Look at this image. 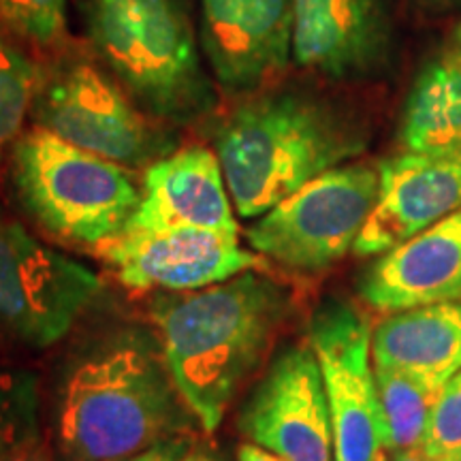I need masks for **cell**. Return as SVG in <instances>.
I'll return each mask as SVG.
<instances>
[{"mask_svg":"<svg viewBox=\"0 0 461 461\" xmlns=\"http://www.w3.org/2000/svg\"><path fill=\"white\" fill-rule=\"evenodd\" d=\"M199 420L177 389L158 333L118 327L86 346L56 393L54 438L62 461H122Z\"/></svg>","mask_w":461,"mask_h":461,"instance_id":"obj_1","label":"cell"},{"mask_svg":"<svg viewBox=\"0 0 461 461\" xmlns=\"http://www.w3.org/2000/svg\"><path fill=\"white\" fill-rule=\"evenodd\" d=\"M291 314L288 288L263 269L169 293L149 305L177 389L205 434L221 428L230 402L267 359Z\"/></svg>","mask_w":461,"mask_h":461,"instance_id":"obj_2","label":"cell"},{"mask_svg":"<svg viewBox=\"0 0 461 461\" xmlns=\"http://www.w3.org/2000/svg\"><path fill=\"white\" fill-rule=\"evenodd\" d=\"M214 131L235 212L246 221L370 146V126L342 101L302 86H269L238 99Z\"/></svg>","mask_w":461,"mask_h":461,"instance_id":"obj_3","label":"cell"},{"mask_svg":"<svg viewBox=\"0 0 461 461\" xmlns=\"http://www.w3.org/2000/svg\"><path fill=\"white\" fill-rule=\"evenodd\" d=\"M99 65L158 122L193 124L216 112L218 84L177 0H79Z\"/></svg>","mask_w":461,"mask_h":461,"instance_id":"obj_4","label":"cell"},{"mask_svg":"<svg viewBox=\"0 0 461 461\" xmlns=\"http://www.w3.org/2000/svg\"><path fill=\"white\" fill-rule=\"evenodd\" d=\"M17 199L39 227L92 250L120 235L141 201L129 167L32 126L11 146Z\"/></svg>","mask_w":461,"mask_h":461,"instance_id":"obj_5","label":"cell"},{"mask_svg":"<svg viewBox=\"0 0 461 461\" xmlns=\"http://www.w3.org/2000/svg\"><path fill=\"white\" fill-rule=\"evenodd\" d=\"M34 126L129 169H146L176 152V137L131 99L105 68L79 54L41 67Z\"/></svg>","mask_w":461,"mask_h":461,"instance_id":"obj_6","label":"cell"},{"mask_svg":"<svg viewBox=\"0 0 461 461\" xmlns=\"http://www.w3.org/2000/svg\"><path fill=\"white\" fill-rule=\"evenodd\" d=\"M378 163H344L314 177L246 230L248 244L288 272L316 274L353 250L378 197Z\"/></svg>","mask_w":461,"mask_h":461,"instance_id":"obj_7","label":"cell"},{"mask_svg":"<svg viewBox=\"0 0 461 461\" xmlns=\"http://www.w3.org/2000/svg\"><path fill=\"white\" fill-rule=\"evenodd\" d=\"M101 291V278L0 218V338L48 348L60 342Z\"/></svg>","mask_w":461,"mask_h":461,"instance_id":"obj_8","label":"cell"},{"mask_svg":"<svg viewBox=\"0 0 461 461\" xmlns=\"http://www.w3.org/2000/svg\"><path fill=\"white\" fill-rule=\"evenodd\" d=\"M330 403L333 461H387L372 327L348 302H327L308 327Z\"/></svg>","mask_w":461,"mask_h":461,"instance_id":"obj_9","label":"cell"},{"mask_svg":"<svg viewBox=\"0 0 461 461\" xmlns=\"http://www.w3.org/2000/svg\"><path fill=\"white\" fill-rule=\"evenodd\" d=\"M238 428L246 440L286 461H333L325 380L310 342L274 357L241 408Z\"/></svg>","mask_w":461,"mask_h":461,"instance_id":"obj_10","label":"cell"},{"mask_svg":"<svg viewBox=\"0 0 461 461\" xmlns=\"http://www.w3.org/2000/svg\"><path fill=\"white\" fill-rule=\"evenodd\" d=\"M95 255L132 291H197L265 269V258L241 248L240 235L188 227L122 230L95 248Z\"/></svg>","mask_w":461,"mask_h":461,"instance_id":"obj_11","label":"cell"},{"mask_svg":"<svg viewBox=\"0 0 461 461\" xmlns=\"http://www.w3.org/2000/svg\"><path fill=\"white\" fill-rule=\"evenodd\" d=\"M199 41L224 95L261 92L293 60V0H201Z\"/></svg>","mask_w":461,"mask_h":461,"instance_id":"obj_12","label":"cell"},{"mask_svg":"<svg viewBox=\"0 0 461 461\" xmlns=\"http://www.w3.org/2000/svg\"><path fill=\"white\" fill-rule=\"evenodd\" d=\"M387 0H293V60L331 82H361L389 67Z\"/></svg>","mask_w":461,"mask_h":461,"instance_id":"obj_13","label":"cell"},{"mask_svg":"<svg viewBox=\"0 0 461 461\" xmlns=\"http://www.w3.org/2000/svg\"><path fill=\"white\" fill-rule=\"evenodd\" d=\"M378 197L353 252L378 257L461 207V148L403 152L378 163Z\"/></svg>","mask_w":461,"mask_h":461,"instance_id":"obj_14","label":"cell"},{"mask_svg":"<svg viewBox=\"0 0 461 461\" xmlns=\"http://www.w3.org/2000/svg\"><path fill=\"white\" fill-rule=\"evenodd\" d=\"M171 227L240 235L221 160L210 148L176 149L146 167L140 207L124 230Z\"/></svg>","mask_w":461,"mask_h":461,"instance_id":"obj_15","label":"cell"},{"mask_svg":"<svg viewBox=\"0 0 461 461\" xmlns=\"http://www.w3.org/2000/svg\"><path fill=\"white\" fill-rule=\"evenodd\" d=\"M359 297L383 314L461 299V207L378 255L361 276Z\"/></svg>","mask_w":461,"mask_h":461,"instance_id":"obj_16","label":"cell"},{"mask_svg":"<svg viewBox=\"0 0 461 461\" xmlns=\"http://www.w3.org/2000/svg\"><path fill=\"white\" fill-rule=\"evenodd\" d=\"M372 359L445 387L461 370V299L384 314L372 330Z\"/></svg>","mask_w":461,"mask_h":461,"instance_id":"obj_17","label":"cell"},{"mask_svg":"<svg viewBox=\"0 0 461 461\" xmlns=\"http://www.w3.org/2000/svg\"><path fill=\"white\" fill-rule=\"evenodd\" d=\"M400 141L408 152L461 148V48L420 71L403 105Z\"/></svg>","mask_w":461,"mask_h":461,"instance_id":"obj_18","label":"cell"},{"mask_svg":"<svg viewBox=\"0 0 461 461\" xmlns=\"http://www.w3.org/2000/svg\"><path fill=\"white\" fill-rule=\"evenodd\" d=\"M374 372L389 455L423 447L442 387L393 367L374 366Z\"/></svg>","mask_w":461,"mask_h":461,"instance_id":"obj_19","label":"cell"},{"mask_svg":"<svg viewBox=\"0 0 461 461\" xmlns=\"http://www.w3.org/2000/svg\"><path fill=\"white\" fill-rule=\"evenodd\" d=\"M41 67L26 45L0 31V158L22 135L37 95Z\"/></svg>","mask_w":461,"mask_h":461,"instance_id":"obj_20","label":"cell"},{"mask_svg":"<svg viewBox=\"0 0 461 461\" xmlns=\"http://www.w3.org/2000/svg\"><path fill=\"white\" fill-rule=\"evenodd\" d=\"M39 438L37 378L26 370L0 367V461Z\"/></svg>","mask_w":461,"mask_h":461,"instance_id":"obj_21","label":"cell"},{"mask_svg":"<svg viewBox=\"0 0 461 461\" xmlns=\"http://www.w3.org/2000/svg\"><path fill=\"white\" fill-rule=\"evenodd\" d=\"M68 0H0V31L37 50H60Z\"/></svg>","mask_w":461,"mask_h":461,"instance_id":"obj_22","label":"cell"},{"mask_svg":"<svg viewBox=\"0 0 461 461\" xmlns=\"http://www.w3.org/2000/svg\"><path fill=\"white\" fill-rule=\"evenodd\" d=\"M423 448L445 461H461V370L447 380L431 412Z\"/></svg>","mask_w":461,"mask_h":461,"instance_id":"obj_23","label":"cell"},{"mask_svg":"<svg viewBox=\"0 0 461 461\" xmlns=\"http://www.w3.org/2000/svg\"><path fill=\"white\" fill-rule=\"evenodd\" d=\"M194 442H197L194 436H177L171 438V440L160 442V445L149 447L146 451L132 455V457H126L122 461H180Z\"/></svg>","mask_w":461,"mask_h":461,"instance_id":"obj_24","label":"cell"},{"mask_svg":"<svg viewBox=\"0 0 461 461\" xmlns=\"http://www.w3.org/2000/svg\"><path fill=\"white\" fill-rule=\"evenodd\" d=\"M235 459L238 461H286L282 459L280 455H276L267 448L255 445V442L246 440L238 447V453H235Z\"/></svg>","mask_w":461,"mask_h":461,"instance_id":"obj_25","label":"cell"},{"mask_svg":"<svg viewBox=\"0 0 461 461\" xmlns=\"http://www.w3.org/2000/svg\"><path fill=\"white\" fill-rule=\"evenodd\" d=\"M7 461H54V457H51L43 438H39V440L31 442V445H26L24 448H20V451L11 455Z\"/></svg>","mask_w":461,"mask_h":461,"instance_id":"obj_26","label":"cell"},{"mask_svg":"<svg viewBox=\"0 0 461 461\" xmlns=\"http://www.w3.org/2000/svg\"><path fill=\"white\" fill-rule=\"evenodd\" d=\"M180 461H224V457H221L212 447H203L199 442H194Z\"/></svg>","mask_w":461,"mask_h":461,"instance_id":"obj_27","label":"cell"},{"mask_svg":"<svg viewBox=\"0 0 461 461\" xmlns=\"http://www.w3.org/2000/svg\"><path fill=\"white\" fill-rule=\"evenodd\" d=\"M391 461H445V459L434 457V455L425 451L423 447H419V448H411V451L395 453L393 459H391Z\"/></svg>","mask_w":461,"mask_h":461,"instance_id":"obj_28","label":"cell"},{"mask_svg":"<svg viewBox=\"0 0 461 461\" xmlns=\"http://www.w3.org/2000/svg\"><path fill=\"white\" fill-rule=\"evenodd\" d=\"M457 39H459V48H461V26H459V31H457Z\"/></svg>","mask_w":461,"mask_h":461,"instance_id":"obj_29","label":"cell"}]
</instances>
